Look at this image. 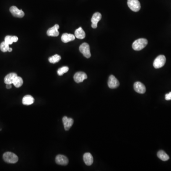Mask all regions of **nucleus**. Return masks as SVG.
Here are the masks:
<instances>
[{"label": "nucleus", "instance_id": "obj_1", "mask_svg": "<svg viewBox=\"0 0 171 171\" xmlns=\"http://www.w3.org/2000/svg\"><path fill=\"white\" fill-rule=\"evenodd\" d=\"M148 44V41L144 38L135 40L132 44V48L135 51H139L145 48Z\"/></svg>", "mask_w": 171, "mask_h": 171}, {"label": "nucleus", "instance_id": "obj_2", "mask_svg": "<svg viewBox=\"0 0 171 171\" xmlns=\"http://www.w3.org/2000/svg\"><path fill=\"white\" fill-rule=\"evenodd\" d=\"M3 159L6 163L15 164L18 161V157L14 153L6 152L3 155Z\"/></svg>", "mask_w": 171, "mask_h": 171}, {"label": "nucleus", "instance_id": "obj_3", "mask_svg": "<svg viewBox=\"0 0 171 171\" xmlns=\"http://www.w3.org/2000/svg\"><path fill=\"white\" fill-rule=\"evenodd\" d=\"M166 62V58L165 56L163 55H160L154 59L153 63V66L156 69H159L163 67Z\"/></svg>", "mask_w": 171, "mask_h": 171}, {"label": "nucleus", "instance_id": "obj_4", "mask_svg": "<svg viewBox=\"0 0 171 171\" xmlns=\"http://www.w3.org/2000/svg\"><path fill=\"white\" fill-rule=\"evenodd\" d=\"M128 5L129 8L135 12H138L141 9V4L138 0H128Z\"/></svg>", "mask_w": 171, "mask_h": 171}, {"label": "nucleus", "instance_id": "obj_5", "mask_svg": "<svg viewBox=\"0 0 171 171\" xmlns=\"http://www.w3.org/2000/svg\"><path fill=\"white\" fill-rule=\"evenodd\" d=\"M80 52L82 53L83 56L86 58H89L91 57V51H90V47L89 45L87 43H83L80 46Z\"/></svg>", "mask_w": 171, "mask_h": 171}, {"label": "nucleus", "instance_id": "obj_6", "mask_svg": "<svg viewBox=\"0 0 171 171\" xmlns=\"http://www.w3.org/2000/svg\"><path fill=\"white\" fill-rule=\"evenodd\" d=\"M107 84L109 88L111 89L117 88L119 86V81L113 75H110L109 76Z\"/></svg>", "mask_w": 171, "mask_h": 171}, {"label": "nucleus", "instance_id": "obj_7", "mask_svg": "<svg viewBox=\"0 0 171 171\" xmlns=\"http://www.w3.org/2000/svg\"><path fill=\"white\" fill-rule=\"evenodd\" d=\"M10 12L14 17L22 18L24 16V12L22 10H19L17 7L12 6L10 8Z\"/></svg>", "mask_w": 171, "mask_h": 171}, {"label": "nucleus", "instance_id": "obj_8", "mask_svg": "<svg viewBox=\"0 0 171 171\" xmlns=\"http://www.w3.org/2000/svg\"><path fill=\"white\" fill-rule=\"evenodd\" d=\"M88 78L87 74L83 72H78L74 76V80L76 83H80L83 82L86 79Z\"/></svg>", "mask_w": 171, "mask_h": 171}, {"label": "nucleus", "instance_id": "obj_9", "mask_svg": "<svg viewBox=\"0 0 171 171\" xmlns=\"http://www.w3.org/2000/svg\"><path fill=\"white\" fill-rule=\"evenodd\" d=\"M102 18L101 14L99 12H96L92 17L91 21L92 22L91 26L93 29H96L98 27V23Z\"/></svg>", "mask_w": 171, "mask_h": 171}, {"label": "nucleus", "instance_id": "obj_10", "mask_svg": "<svg viewBox=\"0 0 171 171\" xmlns=\"http://www.w3.org/2000/svg\"><path fill=\"white\" fill-rule=\"evenodd\" d=\"M59 28V25L58 24H55L54 26L49 28L48 30H47V35L49 36H58L59 35V32L58 31V29Z\"/></svg>", "mask_w": 171, "mask_h": 171}, {"label": "nucleus", "instance_id": "obj_11", "mask_svg": "<svg viewBox=\"0 0 171 171\" xmlns=\"http://www.w3.org/2000/svg\"><path fill=\"white\" fill-rule=\"evenodd\" d=\"M56 163L59 165H66L69 163V159L66 156L59 154L56 157Z\"/></svg>", "mask_w": 171, "mask_h": 171}, {"label": "nucleus", "instance_id": "obj_12", "mask_svg": "<svg viewBox=\"0 0 171 171\" xmlns=\"http://www.w3.org/2000/svg\"><path fill=\"white\" fill-rule=\"evenodd\" d=\"M134 88L135 91L137 93H139V94H143L146 91L145 86L143 83L139 81L135 82L134 85Z\"/></svg>", "mask_w": 171, "mask_h": 171}, {"label": "nucleus", "instance_id": "obj_13", "mask_svg": "<svg viewBox=\"0 0 171 171\" xmlns=\"http://www.w3.org/2000/svg\"><path fill=\"white\" fill-rule=\"evenodd\" d=\"M62 121L64 125V128L66 131L70 129V128L73 124V119L72 118L67 117L66 116H65L63 117Z\"/></svg>", "mask_w": 171, "mask_h": 171}, {"label": "nucleus", "instance_id": "obj_14", "mask_svg": "<svg viewBox=\"0 0 171 171\" xmlns=\"http://www.w3.org/2000/svg\"><path fill=\"white\" fill-rule=\"evenodd\" d=\"M17 74L15 73H11L6 75L4 78V83L6 84H12L13 81L16 77H17Z\"/></svg>", "mask_w": 171, "mask_h": 171}, {"label": "nucleus", "instance_id": "obj_15", "mask_svg": "<svg viewBox=\"0 0 171 171\" xmlns=\"http://www.w3.org/2000/svg\"><path fill=\"white\" fill-rule=\"evenodd\" d=\"M83 160L86 164L88 166H90L93 164V157L91 153H85L83 156Z\"/></svg>", "mask_w": 171, "mask_h": 171}, {"label": "nucleus", "instance_id": "obj_16", "mask_svg": "<svg viewBox=\"0 0 171 171\" xmlns=\"http://www.w3.org/2000/svg\"><path fill=\"white\" fill-rule=\"evenodd\" d=\"M75 39V35L72 34H63L62 36V41L64 43H67L70 41H73Z\"/></svg>", "mask_w": 171, "mask_h": 171}, {"label": "nucleus", "instance_id": "obj_17", "mask_svg": "<svg viewBox=\"0 0 171 171\" xmlns=\"http://www.w3.org/2000/svg\"><path fill=\"white\" fill-rule=\"evenodd\" d=\"M75 36L78 39H83L85 38V33L81 27L78 28L75 30Z\"/></svg>", "mask_w": 171, "mask_h": 171}, {"label": "nucleus", "instance_id": "obj_18", "mask_svg": "<svg viewBox=\"0 0 171 171\" xmlns=\"http://www.w3.org/2000/svg\"><path fill=\"white\" fill-rule=\"evenodd\" d=\"M34 102V99L30 95H26L22 99V102L24 105H30Z\"/></svg>", "mask_w": 171, "mask_h": 171}, {"label": "nucleus", "instance_id": "obj_19", "mask_svg": "<svg viewBox=\"0 0 171 171\" xmlns=\"http://www.w3.org/2000/svg\"><path fill=\"white\" fill-rule=\"evenodd\" d=\"M18 40V38L17 36H12L8 35L5 37L4 41L9 45H11L12 44L13 42H17Z\"/></svg>", "mask_w": 171, "mask_h": 171}, {"label": "nucleus", "instance_id": "obj_20", "mask_svg": "<svg viewBox=\"0 0 171 171\" xmlns=\"http://www.w3.org/2000/svg\"><path fill=\"white\" fill-rule=\"evenodd\" d=\"M157 157L163 161H166L169 159V157L164 151L160 150L157 153Z\"/></svg>", "mask_w": 171, "mask_h": 171}, {"label": "nucleus", "instance_id": "obj_21", "mask_svg": "<svg viewBox=\"0 0 171 171\" xmlns=\"http://www.w3.org/2000/svg\"><path fill=\"white\" fill-rule=\"evenodd\" d=\"M23 83V81L22 78L20 77L17 76V77H16V78H15L14 81H13L12 84L14 85V86L16 88H18L21 87V86L22 85Z\"/></svg>", "mask_w": 171, "mask_h": 171}, {"label": "nucleus", "instance_id": "obj_22", "mask_svg": "<svg viewBox=\"0 0 171 171\" xmlns=\"http://www.w3.org/2000/svg\"><path fill=\"white\" fill-rule=\"evenodd\" d=\"M61 59V57L58 54H55L52 57L49 58V62L51 63L55 64L56 63L58 62Z\"/></svg>", "mask_w": 171, "mask_h": 171}, {"label": "nucleus", "instance_id": "obj_23", "mask_svg": "<svg viewBox=\"0 0 171 171\" xmlns=\"http://www.w3.org/2000/svg\"><path fill=\"white\" fill-rule=\"evenodd\" d=\"M9 45L5 41L1 42L0 44V49L3 52H6L8 51L9 49Z\"/></svg>", "mask_w": 171, "mask_h": 171}, {"label": "nucleus", "instance_id": "obj_24", "mask_svg": "<svg viewBox=\"0 0 171 171\" xmlns=\"http://www.w3.org/2000/svg\"><path fill=\"white\" fill-rule=\"evenodd\" d=\"M69 68L67 66L63 67L58 70L57 73L59 76H62L65 73L69 71Z\"/></svg>", "mask_w": 171, "mask_h": 171}, {"label": "nucleus", "instance_id": "obj_25", "mask_svg": "<svg viewBox=\"0 0 171 171\" xmlns=\"http://www.w3.org/2000/svg\"><path fill=\"white\" fill-rule=\"evenodd\" d=\"M165 100H171V92L166 94L165 96Z\"/></svg>", "mask_w": 171, "mask_h": 171}, {"label": "nucleus", "instance_id": "obj_26", "mask_svg": "<svg viewBox=\"0 0 171 171\" xmlns=\"http://www.w3.org/2000/svg\"><path fill=\"white\" fill-rule=\"evenodd\" d=\"M6 88H7V89H10V88H12V84H6Z\"/></svg>", "mask_w": 171, "mask_h": 171}, {"label": "nucleus", "instance_id": "obj_27", "mask_svg": "<svg viewBox=\"0 0 171 171\" xmlns=\"http://www.w3.org/2000/svg\"><path fill=\"white\" fill-rule=\"evenodd\" d=\"M12 48H9V49L8 51L9 52H12Z\"/></svg>", "mask_w": 171, "mask_h": 171}]
</instances>
